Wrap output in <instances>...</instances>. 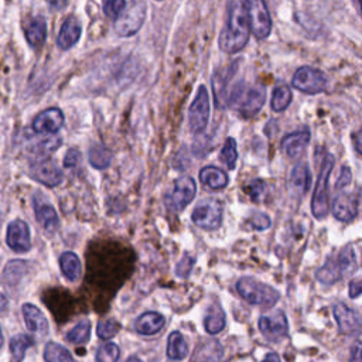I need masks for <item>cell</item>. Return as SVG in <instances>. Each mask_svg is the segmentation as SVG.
Listing matches in <instances>:
<instances>
[{
    "label": "cell",
    "mask_w": 362,
    "mask_h": 362,
    "mask_svg": "<svg viewBox=\"0 0 362 362\" xmlns=\"http://www.w3.org/2000/svg\"><path fill=\"white\" fill-rule=\"evenodd\" d=\"M126 362H141L139 358H136V356H130Z\"/></svg>",
    "instance_id": "cell-51"
},
{
    "label": "cell",
    "mask_w": 362,
    "mask_h": 362,
    "mask_svg": "<svg viewBox=\"0 0 362 362\" xmlns=\"http://www.w3.org/2000/svg\"><path fill=\"white\" fill-rule=\"evenodd\" d=\"M223 349L216 339L204 341L194 354L195 362H219L222 358Z\"/></svg>",
    "instance_id": "cell-26"
},
{
    "label": "cell",
    "mask_w": 362,
    "mask_h": 362,
    "mask_svg": "<svg viewBox=\"0 0 362 362\" xmlns=\"http://www.w3.org/2000/svg\"><path fill=\"white\" fill-rule=\"evenodd\" d=\"M34 345V339L27 334H17L10 339V352L16 362H21L25 351Z\"/></svg>",
    "instance_id": "cell-32"
},
{
    "label": "cell",
    "mask_w": 362,
    "mask_h": 362,
    "mask_svg": "<svg viewBox=\"0 0 362 362\" xmlns=\"http://www.w3.org/2000/svg\"><path fill=\"white\" fill-rule=\"evenodd\" d=\"M146 20V3L136 0L127 10H124L115 23V30L120 37L134 35Z\"/></svg>",
    "instance_id": "cell-9"
},
{
    "label": "cell",
    "mask_w": 362,
    "mask_h": 362,
    "mask_svg": "<svg viewBox=\"0 0 362 362\" xmlns=\"http://www.w3.org/2000/svg\"><path fill=\"white\" fill-rule=\"evenodd\" d=\"M238 293L253 305L272 307L280 298V293L269 284L257 281L252 277H242L236 283Z\"/></svg>",
    "instance_id": "cell-5"
},
{
    "label": "cell",
    "mask_w": 362,
    "mask_h": 362,
    "mask_svg": "<svg viewBox=\"0 0 362 362\" xmlns=\"http://www.w3.org/2000/svg\"><path fill=\"white\" fill-rule=\"evenodd\" d=\"M21 311H23V318H24V322H25V327L28 328V331L38 334L41 337L48 334V331H49L48 320L38 307H35L34 304L25 303L23 305Z\"/></svg>",
    "instance_id": "cell-19"
},
{
    "label": "cell",
    "mask_w": 362,
    "mask_h": 362,
    "mask_svg": "<svg viewBox=\"0 0 362 362\" xmlns=\"http://www.w3.org/2000/svg\"><path fill=\"white\" fill-rule=\"evenodd\" d=\"M157 1H161V0H157Z\"/></svg>",
    "instance_id": "cell-54"
},
{
    "label": "cell",
    "mask_w": 362,
    "mask_h": 362,
    "mask_svg": "<svg viewBox=\"0 0 362 362\" xmlns=\"http://www.w3.org/2000/svg\"><path fill=\"white\" fill-rule=\"evenodd\" d=\"M358 198L351 192H341L332 202V214L338 221L349 222L356 216Z\"/></svg>",
    "instance_id": "cell-18"
},
{
    "label": "cell",
    "mask_w": 362,
    "mask_h": 362,
    "mask_svg": "<svg viewBox=\"0 0 362 362\" xmlns=\"http://www.w3.org/2000/svg\"><path fill=\"white\" fill-rule=\"evenodd\" d=\"M192 222L206 230L218 229L222 223V205L219 201L208 198L197 204L192 211Z\"/></svg>",
    "instance_id": "cell-8"
},
{
    "label": "cell",
    "mask_w": 362,
    "mask_h": 362,
    "mask_svg": "<svg viewBox=\"0 0 362 362\" xmlns=\"http://www.w3.org/2000/svg\"><path fill=\"white\" fill-rule=\"evenodd\" d=\"M6 242L8 247L14 252L24 253L31 247L30 243V228L21 219H14L7 226Z\"/></svg>",
    "instance_id": "cell-14"
},
{
    "label": "cell",
    "mask_w": 362,
    "mask_h": 362,
    "mask_svg": "<svg viewBox=\"0 0 362 362\" xmlns=\"http://www.w3.org/2000/svg\"><path fill=\"white\" fill-rule=\"evenodd\" d=\"M334 317L339 331L345 335H354L362 329V315L344 303L334 305Z\"/></svg>",
    "instance_id": "cell-13"
},
{
    "label": "cell",
    "mask_w": 362,
    "mask_h": 362,
    "mask_svg": "<svg viewBox=\"0 0 362 362\" xmlns=\"http://www.w3.org/2000/svg\"><path fill=\"white\" fill-rule=\"evenodd\" d=\"M263 362H280V358H279L277 354L272 352V354H267V355H266V358L263 359Z\"/></svg>",
    "instance_id": "cell-50"
},
{
    "label": "cell",
    "mask_w": 362,
    "mask_h": 362,
    "mask_svg": "<svg viewBox=\"0 0 362 362\" xmlns=\"http://www.w3.org/2000/svg\"><path fill=\"white\" fill-rule=\"evenodd\" d=\"M199 181L211 189H222L228 185L226 173L215 165H206L199 171Z\"/></svg>",
    "instance_id": "cell-25"
},
{
    "label": "cell",
    "mask_w": 362,
    "mask_h": 362,
    "mask_svg": "<svg viewBox=\"0 0 362 362\" xmlns=\"http://www.w3.org/2000/svg\"><path fill=\"white\" fill-rule=\"evenodd\" d=\"M235 66H236V64H233L232 66L226 68L225 71H219L214 75L212 88H214V96H215L218 107H225L228 105V96H229L228 83L236 71Z\"/></svg>",
    "instance_id": "cell-21"
},
{
    "label": "cell",
    "mask_w": 362,
    "mask_h": 362,
    "mask_svg": "<svg viewBox=\"0 0 362 362\" xmlns=\"http://www.w3.org/2000/svg\"><path fill=\"white\" fill-rule=\"evenodd\" d=\"M45 362H75L71 352L57 342H48L44 348Z\"/></svg>",
    "instance_id": "cell-33"
},
{
    "label": "cell",
    "mask_w": 362,
    "mask_h": 362,
    "mask_svg": "<svg viewBox=\"0 0 362 362\" xmlns=\"http://www.w3.org/2000/svg\"><path fill=\"white\" fill-rule=\"evenodd\" d=\"M352 141H354V147L358 151V154L362 156V130H358L352 134Z\"/></svg>",
    "instance_id": "cell-48"
},
{
    "label": "cell",
    "mask_w": 362,
    "mask_h": 362,
    "mask_svg": "<svg viewBox=\"0 0 362 362\" xmlns=\"http://www.w3.org/2000/svg\"><path fill=\"white\" fill-rule=\"evenodd\" d=\"M88 158H89V163L92 164V167H95L98 170H103V168L109 167L110 160H112V154L105 146L93 144L89 148Z\"/></svg>",
    "instance_id": "cell-34"
},
{
    "label": "cell",
    "mask_w": 362,
    "mask_h": 362,
    "mask_svg": "<svg viewBox=\"0 0 362 362\" xmlns=\"http://www.w3.org/2000/svg\"><path fill=\"white\" fill-rule=\"evenodd\" d=\"M291 99H293V93H291L290 88L286 83H279L273 89L270 106L274 112H283L284 109L288 107Z\"/></svg>",
    "instance_id": "cell-31"
},
{
    "label": "cell",
    "mask_w": 362,
    "mask_h": 362,
    "mask_svg": "<svg viewBox=\"0 0 362 362\" xmlns=\"http://www.w3.org/2000/svg\"><path fill=\"white\" fill-rule=\"evenodd\" d=\"M249 222L257 230H263V229H267L270 226V218L263 212L252 214V216L249 218Z\"/></svg>",
    "instance_id": "cell-41"
},
{
    "label": "cell",
    "mask_w": 362,
    "mask_h": 362,
    "mask_svg": "<svg viewBox=\"0 0 362 362\" xmlns=\"http://www.w3.org/2000/svg\"><path fill=\"white\" fill-rule=\"evenodd\" d=\"M120 355L119 346L115 342L103 344L96 351V362H117Z\"/></svg>",
    "instance_id": "cell-37"
},
{
    "label": "cell",
    "mask_w": 362,
    "mask_h": 362,
    "mask_svg": "<svg viewBox=\"0 0 362 362\" xmlns=\"http://www.w3.org/2000/svg\"><path fill=\"white\" fill-rule=\"evenodd\" d=\"M103 13L110 18H117L126 8V0H103Z\"/></svg>",
    "instance_id": "cell-40"
},
{
    "label": "cell",
    "mask_w": 362,
    "mask_h": 362,
    "mask_svg": "<svg viewBox=\"0 0 362 362\" xmlns=\"http://www.w3.org/2000/svg\"><path fill=\"white\" fill-rule=\"evenodd\" d=\"M310 136L311 134H310L308 129L290 133V134L283 137L281 148L284 150V153L288 157H298V156L303 154L304 148L307 147V144L310 141Z\"/></svg>",
    "instance_id": "cell-22"
},
{
    "label": "cell",
    "mask_w": 362,
    "mask_h": 362,
    "mask_svg": "<svg viewBox=\"0 0 362 362\" xmlns=\"http://www.w3.org/2000/svg\"><path fill=\"white\" fill-rule=\"evenodd\" d=\"M188 346L180 331H173L167 339V356L171 361H181L187 356Z\"/></svg>",
    "instance_id": "cell-29"
},
{
    "label": "cell",
    "mask_w": 362,
    "mask_h": 362,
    "mask_svg": "<svg viewBox=\"0 0 362 362\" xmlns=\"http://www.w3.org/2000/svg\"><path fill=\"white\" fill-rule=\"evenodd\" d=\"M204 327L208 334H218L225 327V311L219 304H212L204 320Z\"/></svg>",
    "instance_id": "cell-30"
},
{
    "label": "cell",
    "mask_w": 362,
    "mask_h": 362,
    "mask_svg": "<svg viewBox=\"0 0 362 362\" xmlns=\"http://www.w3.org/2000/svg\"><path fill=\"white\" fill-rule=\"evenodd\" d=\"M197 184L194 178L184 175L175 180L173 189L165 195L164 201L168 209L171 211H181L184 209L195 197Z\"/></svg>",
    "instance_id": "cell-10"
},
{
    "label": "cell",
    "mask_w": 362,
    "mask_h": 362,
    "mask_svg": "<svg viewBox=\"0 0 362 362\" xmlns=\"http://www.w3.org/2000/svg\"><path fill=\"white\" fill-rule=\"evenodd\" d=\"M120 328H122V325L117 321L107 320V321H102L98 324L96 334L100 339H109V338L115 337L120 331Z\"/></svg>",
    "instance_id": "cell-39"
},
{
    "label": "cell",
    "mask_w": 362,
    "mask_h": 362,
    "mask_svg": "<svg viewBox=\"0 0 362 362\" xmlns=\"http://www.w3.org/2000/svg\"><path fill=\"white\" fill-rule=\"evenodd\" d=\"M89 337H90V324H89V321H81L65 335V339L68 342L82 345V344H86L89 341Z\"/></svg>",
    "instance_id": "cell-35"
},
{
    "label": "cell",
    "mask_w": 362,
    "mask_h": 362,
    "mask_svg": "<svg viewBox=\"0 0 362 362\" xmlns=\"http://www.w3.org/2000/svg\"><path fill=\"white\" fill-rule=\"evenodd\" d=\"M25 38L31 47H40L44 44L47 38V21L44 17L38 16L28 23Z\"/></svg>",
    "instance_id": "cell-28"
},
{
    "label": "cell",
    "mask_w": 362,
    "mask_h": 362,
    "mask_svg": "<svg viewBox=\"0 0 362 362\" xmlns=\"http://www.w3.org/2000/svg\"><path fill=\"white\" fill-rule=\"evenodd\" d=\"M81 34H82V27L79 20L71 16L64 21L59 30V34L57 37V45L64 51L71 49L79 41Z\"/></svg>",
    "instance_id": "cell-20"
},
{
    "label": "cell",
    "mask_w": 362,
    "mask_h": 362,
    "mask_svg": "<svg viewBox=\"0 0 362 362\" xmlns=\"http://www.w3.org/2000/svg\"><path fill=\"white\" fill-rule=\"evenodd\" d=\"M349 362H362V342L356 341L351 348Z\"/></svg>",
    "instance_id": "cell-46"
},
{
    "label": "cell",
    "mask_w": 362,
    "mask_h": 362,
    "mask_svg": "<svg viewBox=\"0 0 362 362\" xmlns=\"http://www.w3.org/2000/svg\"><path fill=\"white\" fill-rule=\"evenodd\" d=\"M3 346V334H1V329H0V349Z\"/></svg>",
    "instance_id": "cell-53"
},
{
    "label": "cell",
    "mask_w": 362,
    "mask_h": 362,
    "mask_svg": "<svg viewBox=\"0 0 362 362\" xmlns=\"http://www.w3.org/2000/svg\"><path fill=\"white\" fill-rule=\"evenodd\" d=\"M246 191L249 192V195L252 197L253 201H260L262 195L264 192V182L262 180H253L247 187Z\"/></svg>",
    "instance_id": "cell-43"
},
{
    "label": "cell",
    "mask_w": 362,
    "mask_h": 362,
    "mask_svg": "<svg viewBox=\"0 0 362 362\" xmlns=\"http://www.w3.org/2000/svg\"><path fill=\"white\" fill-rule=\"evenodd\" d=\"M64 124V113L58 107H49L38 113L33 122L35 133H57Z\"/></svg>",
    "instance_id": "cell-17"
},
{
    "label": "cell",
    "mask_w": 362,
    "mask_h": 362,
    "mask_svg": "<svg viewBox=\"0 0 362 362\" xmlns=\"http://www.w3.org/2000/svg\"><path fill=\"white\" fill-rule=\"evenodd\" d=\"M358 6H359V11H361V16H362V0H356Z\"/></svg>",
    "instance_id": "cell-52"
},
{
    "label": "cell",
    "mask_w": 362,
    "mask_h": 362,
    "mask_svg": "<svg viewBox=\"0 0 362 362\" xmlns=\"http://www.w3.org/2000/svg\"><path fill=\"white\" fill-rule=\"evenodd\" d=\"M249 17L245 0H229L226 23L219 34V48L226 54H236L249 41Z\"/></svg>",
    "instance_id": "cell-1"
},
{
    "label": "cell",
    "mask_w": 362,
    "mask_h": 362,
    "mask_svg": "<svg viewBox=\"0 0 362 362\" xmlns=\"http://www.w3.org/2000/svg\"><path fill=\"white\" fill-rule=\"evenodd\" d=\"M219 158L221 161L228 167V168H233L235 167V163L238 160V150H236V141L235 139L232 137H228L222 150H221V154H219Z\"/></svg>",
    "instance_id": "cell-36"
},
{
    "label": "cell",
    "mask_w": 362,
    "mask_h": 362,
    "mask_svg": "<svg viewBox=\"0 0 362 362\" xmlns=\"http://www.w3.org/2000/svg\"><path fill=\"white\" fill-rule=\"evenodd\" d=\"M47 1H48L49 7H52V8H55V10H59V8L65 7V4H66L68 0H47Z\"/></svg>",
    "instance_id": "cell-49"
},
{
    "label": "cell",
    "mask_w": 362,
    "mask_h": 362,
    "mask_svg": "<svg viewBox=\"0 0 362 362\" xmlns=\"http://www.w3.org/2000/svg\"><path fill=\"white\" fill-rule=\"evenodd\" d=\"M192 266H194V259L188 255H184L175 267V274L178 277H187L189 274Z\"/></svg>",
    "instance_id": "cell-42"
},
{
    "label": "cell",
    "mask_w": 362,
    "mask_h": 362,
    "mask_svg": "<svg viewBox=\"0 0 362 362\" xmlns=\"http://www.w3.org/2000/svg\"><path fill=\"white\" fill-rule=\"evenodd\" d=\"M349 182H351V170L346 165H344L342 170H341V175L337 181V188H344Z\"/></svg>",
    "instance_id": "cell-45"
},
{
    "label": "cell",
    "mask_w": 362,
    "mask_h": 362,
    "mask_svg": "<svg viewBox=\"0 0 362 362\" xmlns=\"http://www.w3.org/2000/svg\"><path fill=\"white\" fill-rule=\"evenodd\" d=\"M30 177L47 187H57L62 181V171L54 160L40 158L30 165Z\"/></svg>",
    "instance_id": "cell-12"
},
{
    "label": "cell",
    "mask_w": 362,
    "mask_h": 362,
    "mask_svg": "<svg viewBox=\"0 0 362 362\" xmlns=\"http://www.w3.org/2000/svg\"><path fill=\"white\" fill-rule=\"evenodd\" d=\"M266 100V90L263 86H245L238 83L232 88L228 105L238 110L243 117L255 116Z\"/></svg>",
    "instance_id": "cell-3"
},
{
    "label": "cell",
    "mask_w": 362,
    "mask_h": 362,
    "mask_svg": "<svg viewBox=\"0 0 362 362\" xmlns=\"http://www.w3.org/2000/svg\"><path fill=\"white\" fill-rule=\"evenodd\" d=\"M164 327V315L157 311H147L141 314L136 322L134 328L141 335H154Z\"/></svg>",
    "instance_id": "cell-24"
},
{
    "label": "cell",
    "mask_w": 362,
    "mask_h": 362,
    "mask_svg": "<svg viewBox=\"0 0 362 362\" xmlns=\"http://www.w3.org/2000/svg\"><path fill=\"white\" fill-rule=\"evenodd\" d=\"M249 25L257 40H264L272 31V17L264 0H245Z\"/></svg>",
    "instance_id": "cell-6"
},
{
    "label": "cell",
    "mask_w": 362,
    "mask_h": 362,
    "mask_svg": "<svg viewBox=\"0 0 362 362\" xmlns=\"http://www.w3.org/2000/svg\"><path fill=\"white\" fill-rule=\"evenodd\" d=\"M209 95L204 85L197 90V95L188 110V123L189 129L194 133H201L205 130L209 120Z\"/></svg>",
    "instance_id": "cell-11"
},
{
    "label": "cell",
    "mask_w": 362,
    "mask_h": 362,
    "mask_svg": "<svg viewBox=\"0 0 362 362\" xmlns=\"http://www.w3.org/2000/svg\"><path fill=\"white\" fill-rule=\"evenodd\" d=\"M321 154V164H320V173L317 178V187L314 189L313 201H311V209L313 215L317 219H324L328 214V181L331 171L334 168L335 158L331 153L322 151L318 148Z\"/></svg>",
    "instance_id": "cell-4"
},
{
    "label": "cell",
    "mask_w": 362,
    "mask_h": 362,
    "mask_svg": "<svg viewBox=\"0 0 362 362\" xmlns=\"http://www.w3.org/2000/svg\"><path fill=\"white\" fill-rule=\"evenodd\" d=\"M34 214L38 223L44 228L45 232L54 233L59 228V218L57 211L51 204L45 201L41 194L34 197Z\"/></svg>",
    "instance_id": "cell-16"
},
{
    "label": "cell",
    "mask_w": 362,
    "mask_h": 362,
    "mask_svg": "<svg viewBox=\"0 0 362 362\" xmlns=\"http://www.w3.org/2000/svg\"><path fill=\"white\" fill-rule=\"evenodd\" d=\"M81 161V153L76 148H69L64 157V165L66 168H74Z\"/></svg>",
    "instance_id": "cell-44"
},
{
    "label": "cell",
    "mask_w": 362,
    "mask_h": 362,
    "mask_svg": "<svg viewBox=\"0 0 362 362\" xmlns=\"http://www.w3.org/2000/svg\"><path fill=\"white\" fill-rule=\"evenodd\" d=\"M259 329L270 341H279L286 337L288 324L283 311H276L272 315H262L259 318Z\"/></svg>",
    "instance_id": "cell-15"
},
{
    "label": "cell",
    "mask_w": 362,
    "mask_h": 362,
    "mask_svg": "<svg viewBox=\"0 0 362 362\" xmlns=\"http://www.w3.org/2000/svg\"><path fill=\"white\" fill-rule=\"evenodd\" d=\"M310 184H311V173L308 165L305 163L297 164L290 173V178H288L290 189L294 192L296 197H301L308 191Z\"/></svg>",
    "instance_id": "cell-23"
},
{
    "label": "cell",
    "mask_w": 362,
    "mask_h": 362,
    "mask_svg": "<svg viewBox=\"0 0 362 362\" xmlns=\"http://www.w3.org/2000/svg\"><path fill=\"white\" fill-rule=\"evenodd\" d=\"M59 266L62 274L69 280L75 281L81 277L82 274V264L79 257L74 252H64L59 256Z\"/></svg>",
    "instance_id": "cell-27"
},
{
    "label": "cell",
    "mask_w": 362,
    "mask_h": 362,
    "mask_svg": "<svg viewBox=\"0 0 362 362\" xmlns=\"http://www.w3.org/2000/svg\"><path fill=\"white\" fill-rule=\"evenodd\" d=\"M25 272V262L11 260L4 267V280L10 284H14Z\"/></svg>",
    "instance_id": "cell-38"
},
{
    "label": "cell",
    "mask_w": 362,
    "mask_h": 362,
    "mask_svg": "<svg viewBox=\"0 0 362 362\" xmlns=\"http://www.w3.org/2000/svg\"><path fill=\"white\" fill-rule=\"evenodd\" d=\"M327 82L328 81L325 74L313 66L298 68L291 79V83L297 90L308 95L324 92L327 88Z\"/></svg>",
    "instance_id": "cell-7"
},
{
    "label": "cell",
    "mask_w": 362,
    "mask_h": 362,
    "mask_svg": "<svg viewBox=\"0 0 362 362\" xmlns=\"http://www.w3.org/2000/svg\"><path fill=\"white\" fill-rule=\"evenodd\" d=\"M356 269V256L351 245L344 246L335 256L327 259L324 266H321L315 276L322 284H334L335 281L344 279L345 276L354 273Z\"/></svg>",
    "instance_id": "cell-2"
},
{
    "label": "cell",
    "mask_w": 362,
    "mask_h": 362,
    "mask_svg": "<svg viewBox=\"0 0 362 362\" xmlns=\"http://www.w3.org/2000/svg\"><path fill=\"white\" fill-rule=\"evenodd\" d=\"M361 294H362V279L352 280L349 283V297L351 298H356Z\"/></svg>",
    "instance_id": "cell-47"
}]
</instances>
